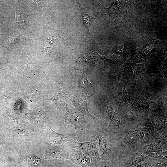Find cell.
I'll use <instances>...</instances> for the list:
<instances>
[{
  "label": "cell",
  "instance_id": "obj_1",
  "mask_svg": "<svg viewBox=\"0 0 167 167\" xmlns=\"http://www.w3.org/2000/svg\"><path fill=\"white\" fill-rule=\"evenodd\" d=\"M87 93L79 92L75 93L72 101L75 107L84 115L95 120L96 118L90 113L87 107V102L92 95L88 96Z\"/></svg>",
  "mask_w": 167,
  "mask_h": 167
},
{
  "label": "cell",
  "instance_id": "obj_2",
  "mask_svg": "<svg viewBox=\"0 0 167 167\" xmlns=\"http://www.w3.org/2000/svg\"><path fill=\"white\" fill-rule=\"evenodd\" d=\"M60 83L58 84L56 91L50 100L54 101L57 109L61 111L63 106L66 105L68 101H72L75 94L61 89Z\"/></svg>",
  "mask_w": 167,
  "mask_h": 167
},
{
  "label": "cell",
  "instance_id": "obj_3",
  "mask_svg": "<svg viewBox=\"0 0 167 167\" xmlns=\"http://www.w3.org/2000/svg\"><path fill=\"white\" fill-rule=\"evenodd\" d=\"M66 106V112L64 117L65 121L74 125L87 123L84 116L75 109L68 105Z\"/></svg>",
  "mask_w": 167,
  "mask_h": 167
},
{
  "label": "cell",
  "instance_id": "obj_4",
  "mask_svg": "<svg viewBox=\"0 0 167 167\" xmlns=\"http://www.w3.org/2000/svg\"><path fill=\"white\" fill-rule=\"evenodd\" d=\"M71 147L82 151L86 155L92 158H99L98 150L93 141L79 143L76 141Z\"/></svg>",
  "mask_w": 167,
  "mask_h": 167
},
{
  "label": "cell",
  "instance_id": "obj_5",
  "mask_svg": "<svg viewBox=\"0 0 167 167\" xmlns=\"http://www.w3.org/2000/svg\"><path fill=\"white\" fill-rule=\"evenodd\" d=\"M68 158L75 165L87 166L89 164L90 159L79 150L71 149L68 152Z\"/></svg>",
  "mask_w": 167,
  "mask_h": 167
},
{
  "label": "cell",
  "instance_id": "obj_6",
  "mask_svg": "<svg viewBox=\"0 0 167 167\" xmlns=\"http://www.w3.org/2000/svg\"><path fill=\"white\" fill-rule=\"evenodd\" d=\"M103 6L109 15L111 23L114 27L113 29L118 27L119 25L123 23L122 20L123 12L120 8L118 6L115 7L112 5L109 7H105Z\"/></svg>",
  "mask_w": 167,
  "mask_h": 167
},
{
  "label": "cell",
  "instance_id": "obj_7",
  "mask_svg": "<svg viewBox=\"0 0 167 167\" xmlns=\"http://www.w3.org/2000/svg\"><path fill=\"white\" fill-rule=\"evenodd\" d=\"M49 142L52 144H61L64 142L74 140L75 137L73 134H61L50 128Z\"/></svg>",
  "mask_w": 167,
  "mask_h": 167
},
{
  "label": "cell",
  "instance_id": "obj_8",
  "mask_svg": "<svg viewBox=\"0 0 167 167\" xmlns=\"http://www.w3.org/2000/svg\"><path fill=\"white\" fill-rule=\"evenodd\" d=\"M146 147L140 149L134 153L126 163V167H133L137 164L145 161L147 156L145 154Z\"/></svg>",
  "mask_w": 167,
  "mask_h": 167
},
{
  "label": "cell",
  "instance_id": "obj_9",
  "mask_svg": "<svg viewBox=\"0 0 167 167\" xmlns=\"http://www.w3.org/2000/svg\"><path fill=\"white\" fill-rule=\"evenodd\" d=\"M79 6L81 19L86 28L89 31V29L92 21L97 19L94 18L92 15L91 12L89 10H87L84 8L78 1H76Z\"/></svg>",
  "mask_w": 167,
  "mask_h": 167
},
{
  "label": "cell",
  "instance_id": "obj_10",
  "mask_svg": "<svg viewBox=\"0 0 167 167\" xmlns=\"http://www.w3.org/2000/svg\"><path fill=\"white\" fill-rule=\"evenodd\" d=\"M61 43L57 37V33L51 31L44 40L43 45L45 48L48 49L50 54L54 47Z\"/></svg>",
  "mask_w": 167,
  "mask_h": 167
},
{
  "label": "cell",
  "instance_id": "obj_11",
  "mask_svg": "<svg viewBox=\"0 0 167 167\" xmlns=\"http://www.w3.org/2000/svg\"><path fill=\"white\" fill-rule=\"evenodd\" d=\"M132 104L136 106L138 108H147L151 109L149 107V101L140 95L135 94L130 98Z\"/></svg>",
  "mask_w": 167,
  "mask_h": 167
},
{
  "label": "cell",
  "instance_id": "obj_12",
  "mask_svg": "<svg viewBox=\"0 0 167 167\" xmlns=\"http://www.w3.org/2000/svg\"><path fill=\"white\" fill-rule=\"evenodd\" d=\"M47 153L48 156H51L60 159L68 158V152L61 148L53 147L49 149Z\"/></svg>",
  "mask_w": 167,
  "mask_h": 167
},
{
  "label": "cell",
  "instance_id": "obj_13",
  "mask_svg": "<svg viewBox=\"0 0 167 167\" xmlns=\"http://www.w3.org/2000/svg\"><path fill=\"white\" fill-rule=\"evenodd\" d=\"M91 86L92 84L88 81L86 73L81 74L79 77L78 86L79 89L82 92L87 93Z\"/></svg>",
  "mask_w": 167,
  "mask_h": 167
},
{
  "label": "cell",
  "instance_id": "obj_14",
  "mask_svg": "<svg viewBox=\"0 0 167 167\" xmlns=\"http://www.w3.org/2000/svg\"><path fill=\"white\" fill-rule=\"evenodd\" d=\"M154 128L149 121L146 122L143 126L142 134L143 137L148 139L154 135Z\"/></svg>",
  "mask_w": 167,
  "mask_h": 167
},
{
  "label": "cell",
  "instance_id": "obj_15",
  "mask_svg": "<svg viewBox=\"0 0 167 167\" xmlns=\"http://www.w3.org/2000/svg\"><path fill=\"white\" fill-rule=\"evenodd\" d=\"M163 149L160 141L149 144L146 150L145 154L147 155L152 153H161L162 152Z\"/></svg>",
  "mask_w": 167,
  "mask_h": 167
},
{
  "label": "cell",
  "instance_id": "obj_16",
  "mask_svg": "<svg viewBox=\"0 0 167 167\" xmlns=\"http://www.w3.org/2000/svg\"><path fill=\"white\" fill-rule=\"evenodd\" d=\"M15 17L13 26L19 28H24L25 27L26 17L24 15L18 11H15Z\"/></svg>",
  "mask_w": 167,
  "mask_h": 167
},
{
  "label": "cell",
  "instance_id": "obj_17",
  "mask_svg": "<svg viewBox=\"0 0 167 167\" xmlns=\"http://www.w3.org/2000/svg\"><path fill=\"white\" fill-rule=\"evenodd\" d=\"M142 135L141 130L139 128L132 130L129 133L128 139L133 143L138 141Z\"/></svg>",
  "mask_w": 167,
  "mask_h": 167
},
{
  "label": "cell",
  "instance_id": "obj_18",
  "mask_svg": "<svg viewBox=\"0 0 167 167\" xmlns=\"http://www.w3.org/2000/svg\"><path fill=\"white\" fill-rule=\"evenodd\" d=\"M108 109L109 118L112 124L115 126H119L121 124V122L118 115L112 107L109 106Z\"/></svg>",
  "mask_w": 167,
  "mask_h": 167
},
{
  "label": "cell",
  "instance_id": "obj_19",
  "mask_svg": "<svg viewBox=\"0 0 167 167\" xmlns=\"http://www.w3.org/2000/svg\"><path fill=\"white\" fill-rule=\"evenodd\" d=\"M101 152L103 154H106L109 151V147L106 140L102 136L100 135L97 138Z\"/></svg>",
  "mask_w": 167,
  "mask_h": 167
},
{
  "label": "cell",
  "instance_id": "obj_20",
  "mask_svg": "<svg viewBox=\"0 0 167 167\" xmlns=\"http://www.w3.org/2000/svg\"><path fill=\"white\" fill-rule=\"evenodd\" d=\"M152 167H167V161L148 158Z\"/></svg>",
  "mask_w": 167,
  "mask_h": 167
},
{
  "label": "cell",
  "instance_id": "obj_21",
  "mask_svg": "<svg viewBox=\"0 0 167 167\" xmlns=\"http://www.w3.org/2000/svg\"><path fill=\"white\" fill-rule=\"evenodd\" d=\"M167 151L162 152L161 153H152L147 155L149 158L160 159L167 161Z\"/></svg>",
  "mask_w": 167,
  "mask_h": 167
},
{
  "label": "cell",
  "instance_id": "obj_22",
  "mask_svg": "<svg viewBox=\"0 0 167 167\" xmlns=\"http://www.w3.org/2000/svg\"><path fill=\"white\" fill-rule=\"evenodd\" d=\"M124 114L125 117L128 120L132 121L135 118V116L133 113L128 109H126L124 111Z\"/></svg>",
  "mask_w": 167,
  "mask_h": 167
},
{
  "label": "cell",
  "instance_id": "obj_23",
  "mask_svg": "<svg viewBox=\"0 0 167 167\" xmlns=\"http://www.w3.org/2000/svg\"><path fill=\"white\" fill-rule=\"evenodd\" d=\"M156 139H159L161 144L162 145L167 143V134L165 132L162 133L161 136L157 138Z\"/></svg>",
  "mask_w": 167,
  "mask_h": 167
},
{
  "label": "cell",
  "instance_id": "obj_24",
  "mask_svg": "<svg viewBox=\"0 0 167 167\" xmlns=\"http://www.w3.org/2000/svg\"><path fill=\"white\" fill-rule=\"evenodd\" d=\"M133 167H152L149 161L142 162L136 165L133 166Z\"/></svg>",
  "mask_w": 167,
  "mask_h": 167
}]
</instances>
